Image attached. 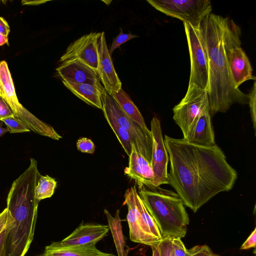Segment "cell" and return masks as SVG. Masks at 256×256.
Returning a JSON list of instances; mask_svg holds the SVG:
<instances>
[{
	"mask_svg": "<svg viewBox=\"0 0 256 256\" xmlns=\"http://www.w3.org/2000/svg\"><path fill=\"white\" fill-rule=\"evenodd\" d=\"M209 108L206 90L194 84H188L186 95L172 109L173 119L180 128L183 139L188 134L202 112Z\"/></svg>",
	"mask_w": 256,
	"mask_h": 256,
	"instance_id": "obj_6",
	"label": "cell"
},
{
	"mask_svg": "<svg viewBox=\"0 0 256 256\" xmlns=\"http://www.w3.org/2000/svg\"><path fill=\"white\" fill-rule=\"evenodd\" d=\"M56 70L62 80L66 82L91 84L100 83L97 72L77 60L60 63Z\"/></svg>",
	"mask_w": 256,
	"mask_h": 256,
	"instance_id": "obj_15",
	"label": "cell"
},
{
	"mask_svg": "<svg viewBox=\"0 0 256 256\" xmlns=\"http://www.w3.org/2000/svg\"><path fill=\"white\" fill-rule=\"evenodd\" d=\"M76 147L79 151L84 153L92 154L95 150V145L92 141L84 137L78 140Z\"/></svg>",
	"mask_w": 256,
	"mask_h": 256,
	"instance_id": "obj_30",
	"label": "cell"
},
{
	"mask_svg": "<svg viewBox=\"0 0 256 256\" xmlns=\"http://www.w3.org/2000/svg\"><path fill=\"white\" fill-rule=\"evenodd\" d=\"M0 121L6 124L8 132L10 134L30 132L28 128L14 116L2 119Z\"/></svg>",
	"mask_w": 256,
	"mask_h": 256,
	"instance_id": "obj_26",
	"label": "cell"
},
{
	"mask_svg": "<svg viewBox=\"0 0 256 256\" xmlns=\"http://www.w3.org/2000/svg\"><path fill=\"white\" fill-rule=\"evenodd\" d=\"M134 199L136 207L142 222L154 236L158 240L160 241L162 239L160 231L154 218L145 207L136 190L134 192Z\"/></svg>",
	"mask_w": 256,
	"mask_h": 256,
	"instance_id": "obj_23",
	"label": "cell"
},
{
	"mask_svg": "<svg viewBox=\"0 0 256 256\" xmlns=\"http://www.w3.org/2000/svg\"><path fill=\"white\" fill-rule=\"evenodd\" d=\"M150 132L152 138V155L150 164L154 174V188L168 184V155L162 137L160 122L154 116L150 122Z\"/></svg>",
	"mask_w": 256,
	"mask_h": 256,
	"instance_id": "obj_10",
	"label": "cell"
},
{
	"mask_svg": "<svg viewBox=\"0 0 256 256\" xmlns=\"http://www.w3.org/2000/svg\"><path fill=\"white\" fill-rule=\"evenodd\" d=\"M14 224V218L12 216L5 228L0 234V256H6V238Z\"/></svg>",
	"mask_w": 256,
	"mask_h": 256,
	"instance_id": "obj_32",
	"label": "cell"
},
{
	"mask_svg": "<svg viewBox=\"0 0 256 256\" xmlns=\"http://www.w3.org/2000/svg\"><path fill=\"white\" fill-rule=\"evenodd\" d=\"M37 256H116L113 254L102 252L95 244L82 246H58L52 243L45 247L44 252Z\"/></svg>",
	"mask_w": 256,
	"mask_h": 256,
	"instance_id": "obj_19",
	"label": "cell"
},
{
	"mask_svg": "<svg viewBox=\"0 0 256 256\" xmlns=\"http://www.w3.org/2000/svg\"><path fill=\"white\" fill-rule=\"evenodd\" d=\"M104 212L108 218L110 230H111L118 256H128L130 248L124 239L119 210H117L114 218L112 216L107 210L104 209Z\"/></svg>",
	"mask_w": 256,
	"mask_h": 256,
	"instance_id": "obj_22",
	"label": "cell"
},
{
	"mask_svg": "<svg viewBox=\"0 0 256 256\" xmlns=\"http://www.w3.org/2000/svg\"><path fill=\"white\" fill-rule=\"evenodd\" d=\"M130 178L134 180L139 187L154 188V174L150 164L136 150L132 144L128 166L124 170Z\"/></svg>",
	"mask_w": 256,
	"mask_h": 256,
	"instance_id": "obj_17",
	"label": "cell"
},
{
	"mask_svg": "<svg viewBox=\"0 0 256 256\" xmlns=\"http://www.w3.org/2000/svg\"><path fill=\"white\" fill-rule=\"evenodd\" d=\"M11 216L12 215L6 208L0 213V234L6 227Z\"/></svg>",
	"mask_w": 256,
	"mask_h": 256,
	"instance_id": "obj_36",
	"label": "cell"
},
{
	"mask_svg": "<svg viewBox=\"0 0 256 256\" xmlns=\"http://www.w3.org/2000/svg\"><path fill=\"white\" fill-rule=\"evenodd\" d=\"M3 122L0 121V137L4 136L6 132H8V130L6 128H3Z\"/></svg>",
	"mask_w": 256,
	"mask_h": 256,
	"instance_id": "obj_40",
	"label": "cell"
},
{
	"mask_svg": "<svg viewBox=\"0 0 256 256\" xmlns=\"http://www.w3.org/2000/svg\"><path fill=\"white\" fill-rule=\"evenodd\" d=\"M8 42V36L0 34V46Z\"/></svg>",
	"mask_w": 256,
	"mask_h": 256,
	"instance_id": "obj_39",
	"label": "cell"
},
{
	"mask_svg": "<svg viewBox=\"0 0 256 256\" xmlns=\"http://www.w3.org/2000/svg\"><path fill=\"white\" fill-rule=\"evenodd\" d=\"M135 186L128 189L124 194V204H126L128 208L127 221L130 230V240L134 242L144 244L150 247L159 242L151 234L142 222L136 207L134 192Z\"/></svg>",
	"mask_w": 256,
	"mask_h": 256,
	"instance_id": "obj_12",
	"label": "cell"
},
{
	"mask_svg": "<svg viewBox=\"0 0 256 256\" xmlns=\"http://www.w3.org/2000/svg\"><path fill=\"white\" fill-rule=\"evenodd\" d=\"M158 244H156L155 246H151V248L152 250V256H160L158 247Z\"/></svg>",
	"mask_w": 256,
	"mask_h": 256,
	"instance_id": "obj_38",
	"label": "cell"
},
{
	"mask_svg": "<svg viewBox=\"0 0 256 256\" xmlns=\"http://www.w3.org/2000/svg\"><path fill=\"white\" fill-rule=\"evenodd\" d=\"M14 116L9 106L0 96V121L2 119Z\"/></svg>",
	"mask_w": 256,
	"mask_h": 256,
	"instance_id": "obj_34",
	"label": "cell"
},
{
	"mask_svg": "<svg viewBox=\"0 0 256 256\" xmlns=\"http://www.w3.org/2000/svg\"><path fill=\"white\" fill-rule=\"evenodd\" d=\"M198 30L208 65L210 116L225 112L234 104H248V95L234 85L227 59L228 50L240 41V28L233 20L210 13Z\"/></svg>",
	"mask_w": 256,
	"mask_h": 256,
	"instance_id": "obj_2",
	"label": "cell"
},
{
	"mask_svg": "<svg viewBox=\"0 0 256 256\" xmlns=\"http://www.w3.org/2000/svg\"><path fill=\"white\" fill-rule=\"evenodd\" d=\"M160 12L198 28L202 20L212 13L209 0H147Z\"/></svg>",
	"mask_w": 256,
	"mask_h": 256,
	"instance_id": "obj_7",
	"label": "cell"
},
{
	"mask_svg": "<svg viewBox=\"0 0 256 256\" xmlns=\"http://www.w3.org/2000/svg\"><path fill=\"white\" fill-rule=\"evenodd\" d=\"M190 62L188 84H194L210 92L207 56L198 28L184 22Z\"/></svg>",
	"mask_w": 256,
	"mask_h": 256,
	"instance_id": "obj_9",
	"label": "cell"
},
{
	"mask_svg": "<svg viewBox=\"0 0 256 256\" xmlns=\"http://www.w3.org/2000/svg\"><path fill=\"white\" fill-rule=\"evenodd\" d=\"M186 141L206 146L216 144L209 108H206L200 114L192 128Z\"/></svg>",
	"mask_w": 256,
	"mask_h": 256,
	"instance_id": "obj_18",
	"label": "cell"
},
{
	"mask_svg": "<svg viewBox=\"0 0 256 256\" xmlns=\"http://www.w3.org/2000/svg\"><path fill=\"white\" fill-rule=\"evenodd\" d=\"M110 230L108 225L82 222L68 236L52 244L58 246L95 244L102 240Z\"/></svg>",
	"mask_w": 256,
	"mask_h": 256,
	"instance_id": "obj_14",
	"label": "cell"
},
{
	"mask_svg": "<svg viewBox=\"0 0 256 256\" xmlns=\"http://www.w3.org/2000/svg\"><path fill=\"white\" fill-rule=\"evenodd\" d=\"M256 245V228L251 232L246 240L240 247V250H248L255 248Z\"/></svg>",
	"mask_w": 256,
	"mask_h": 256,
	"instance_id": "obj_35",
	"label": "cell"
},
{
	"mask_svg": "<svg viewBox=\"0 0 256 256\" xmlns=\"http://www.w3.org/2000/svg\"><path fill=\"white\" fill-rule=\"evenodd\" d=\"M120 34L114 38L112 45L108 50L109 53L111 56L114 50L119 48L124 43L134 38L138 37L136 35L132 34L130 32L128 34H124L121 28H120Z\"/></svg>",
	"mask_w": 256,
	"mask_h": 256,
	"instance_id": "obj_27",
	"label": "cell"
},
{
	"mask_svg": "<svg viewBox=\"0 0 256 256\" xmlns=\"http://www.w3.org/2000/svg\"><path fill=\"white\" fill-rule=\"evenodd\" d=\"M100 32H92L74 41L61 56L60 63L77 60L94 70L98 67V38Z\"/></svg>",
	"mask_w": 256,
	"mask_h": 256,
	"instance_id": "obj_11",
	"label": "cell"
},
{
	"mask_svg": "<svg viewBox=\"0 0 256 256\" xmlns=\"http://www.w3.org/2000/svg\"><path fill=\"white\" fill-rule=\"evenodd\" d=\"M56 184L54 178L48 175H40L36 186L37 199L40 202L42 200L50 198L54 192Z\"/></svg>",
	"mask_w": 256,
	"mask_h": 256,
	"instance_id": "obj_24",
	"label": "cell"
},
{
	"mask_svg": "<svg viewBox=\"0 0 256 256\" xmlns=\"http://www.w3.org/2000/svg\"><path fill=\"white\" fill-rule=\"evenodd\" d=\"M110 94L130 119L142 128H148L138 108L133 102L128 94L122 88L118 92Z\"/></svg>",
	"mask_w": 256,
	"mask_h": 256,
	"instance_id": "obj_21",
	"label": "cell"
},
{
	"mask_svg": "<svg viewBox=\"0 0 256 256\" xmlns=\"http://www.w3.org/2000/svg\"><path fill=\"white\" fill-rule=\"evenodd\" d=\"M101 96L104 116L112 118L128 132L136 151L150 164L152 138L150 130L142 128L130 119L104 87Z\"/></svg>",
	"mask_w": 256,
	"mask_h": 256,
	"instance_id": "obj_5",
	"label": "cell"
},
{
	"mask_svg": "<svg viewBox=\"0 0 256 256\" xmlns=\"http://www.w3.org/2000/svg\"><path fill=\"white\" fill-rule=\"evenodd\" d=\"M98 67L97 73L103 87L110 94L118 92L122 88V82L113 65L108 48L104 32L98 38Z\"/></svg>",
	"mask_w": 256,
	"mask_h": 256,
	"instance_id": "obj_13",
	"label": "cell"
},
{
	"mask_svg": "<svg viewBox=\"0 0 256 256\" xmlns=\"http://www.w3.org/2000/svg\"><path fill=\"white\" fill-rule=\"evenodd\" d=\"M160 256H173L172 238H162L158 244Z\"/></svg>",
	"mask_w": 256,
	"mask_h": 256,
	"instance_id": "obj_31",
	"label": "cell"
},
{
	"mask_svg": "<svg viewBox=\"0 0 256 256\" xmlns=\"http://www.w3.org/2000/svg\"><path fill=\"white\" fill-rule=\"evenodd\" d=\"M186 256H220L214 253L207 245H197L187 250Z\"/></svg>",
	"mask_w": 256,
	"mask_h": 256,
	"instance_id": "obj_29",
	"label": "cell"
},
{
	"mask_svg": "<svg viewBox=\"0 0 256 256\" xmlns=\"http://www.w3.org/2000/svg\"><path fill=\"white\" fill-rule=\"evenodd\" d=\"M10 32V28L8 23L2 18L0 16V34L8 36Z\"/></svg>",
	"mask_w": 256,
	"mask_h": 256,
	"instance_id": "obj_37",
	"label": "cell"
},
{
	"mask_svg": "<svg viewBox=\"0 0 256 256\" xmlns=\"http://www.w3.org/2000/svg\"><path fill=\"white\" fill-rule=\"evenodd\" d=\"M155 221L162 238H183L190 220L184 202L174 192L160 188L139 187L138 192Z\"/></svg>",
	"mask_w": 256,
	"mask_h": 256,
	"instance_id": "obj_4",
	"label": "cell"
},
{
	"mask_svg": "<svg viewBox=\"0 0 256 256\" xmlns=\"http://www.w3.org/2000/svg\"><path fill=\"white\" fill-rule=\"evenodd\" d=\"M173 254L176 256H186L187 249L180 238H172Z\"/></svg>",
	"mask_w": 256,
	"mask_h": 256,
	"instance_id": "obj_33",
	"label": "cell"
},
{
	"mask_svg": "<svg viewBox=\"0 0 256 256\" xmlns=\"http://www.w3.org/2000/svg\"><path fill=\"white\" fill-rule=\"evenodd\" d=\"M241 41L228 50L227 59L233 82L236 88L248 80H256L248 57L240 46Z\"/></svg>",
	"mask_w": 256,
	"mask_h": 256,
	"instance_id": "obj_16",
	"label": "cell"
},
{
	"mask_svg": "<svg viewBox=\"0 0 256 256\" xmlns=\"http://www.w3.org/2000/svg\"><path fill=\"white\" fill-rule=\"evenodd\" d=\"M164 140L170 163L168 184L194 212L218 193L232 188L237 172L216 144L202 146L166 135Z\"/></svg>",
	"mask_w": 256,
	"mask_h": 256,
	"instance_id": "obj_1",
	"label": "cell"
},
{
	"mask_svg": "<svg viewBox=\"0 0 256 256\" xmlns=\"http://www.w3.org/2000/svg\"><path fill=\"white\" fill-rule=\"evenodd\" d=\"M104 116L125 152L129 156L132 152V142L128 132L110 118Z\"/></svg>",
	"mask_w": 256,
	"mask_h": 256,
	"instance_id": "obj_25",
	"label": "cell"
},
{
	"mask_svg": "<svg viewBox=\"0 0 256 256\" xmlns=\"http://www.w3.org/2000/svg\"><path fill=\"white\" fill-rule=\"evenodd\" d=\"M0 96L8 104L14 116L30 131L55 140L62 138L51 126L38 118L19 102L12 78H5L0 82Z\"/></svg>",
	"mask_w": 256,
	"mask_h": 256,
	"instance_id": "obj_8",
	"label": "cell"
},
{
	"mask_svg": "<svg viewBox=\"0 0 256 256\" xmlns=\"http://www.w3.org/2000/svg\"><path fill=\"white\" fill-rule=\"evenodd\" d=\"M173 256H174V254H173Z\"/></svg>",
	"mask_w": 256,
	"mask_h": 256,
	"instance_id": "obj_42",
	"label": "cell"
},
{
	"mask_svg": "<svg viewBox=\"0 0 256 256\" xmlns=\"http://www.w3.org/2000/svg\"><path fill=\"white\" fill-rule=\"evenodd\" d=\"M38 178L22 174L12 184L6 208L14 224L6 238V256H25L33 240L40 201L36 196Z\"/></svg>",
	"mask_w": 256,
	"mask_h": 256,
	"instance_id": "obj_3",
	"label": "cell"
},
{
	"mask_svg": "<svg viewBox=\"0 0 256 256\" xmlns=\"http://www.w3.org/2000/svg\"><path fill=\"white\" fill-rule=\"evenodd\" d=\"M248 95V104L250 106V113L253 127L256 130V82L254 81L253 86Z\"/></svg>",
	"mask_w": 256,
	"mask_h": 256,
	"instance_id": "obj_28",
	"label": "cell"
},
{
	"mask_svg": "<svg viewBox=\"0 0 256 256\" xmlns=\"http://www.w3.org/2000/svg\"><path fill=\"white\" fill-rule=\"evenodd\" d=\"M104 2L107 5H108V2L110 4V3L112 2V1H110V0H106V1H104V0H103Z\"/></svg>",
	"mask_w": 256,
	"mask_h": 256,
	"instance_id": "obj_41",
	"label": "cell"
},
{
	"mask_svg": "<svg viewBox=\"0 0 256 256\" xmlns=\"http://www.w3.org/2000/svg\"><path fill=\"white\" fill-rule=\"evenodd\" d=\"M62 82L67 88L82 101L102 110L101 94L103 86L100 82L91 84Z\"/></svg>",
	"mask_w": 256,
	"mask_h": 256,
	"instance_id": "obj_20",
	"label": "cell"
}]
</instances>
